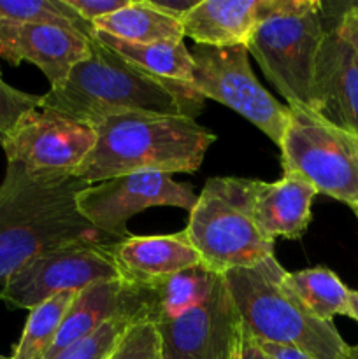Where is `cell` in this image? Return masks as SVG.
I'll return each instance as SVG.
<instances>
[{"mask_svg":"<svg viewBox=\"0 0 358 359\" xmlns=\"http://www.w3.org/2000/svg\"><path fill=\"white\" fill-rule=\"evenodd\" d=\"M86 186L74 174L30 172L7 163L0 184V284L28 259L51 249L119 242L81 216L77 195Z\"/></svg>","mask_w":358,"mask_h":359,"instance_id":"obj_1","label":"cell"},{"mask_svg":"<svg viewBox=\"0 0 358 359\" xmlns=\"http://www.w3.org/2000/svg\"><path fill=\"white\" fill-rule=\"evenodd\" d=\"M204 97L192 84H171L140 72L90 35V53L72 67L62 84L41 95V107L65 118L97 125L125 114L195 118Z\"/></svg>","mask_w":358,"mask_h":359,"instance_id":"obj_2","label":"cell"},{"mask_svg":"<svg viewBox=\"0 0 358 359\" xmlns=\"http://www.w3.org/2000/svg\"><path fill=\"white\" fill-rule=\"evenodd\" d=\"M97 142L74 172L88 184L139 172L193 174L216 135L186 116L125 114L93 125Z\"/></svg>","mask_w":358,"mask_h":359,"instance_id":"obj_3","label":"cell"},{"mask_svg":"<svg viewBox=\"0 0 358 359\" xmlns=\"http://www.w3.org/2000/svg\"><path fill=\"white\" fill-rule=\"evenodd\" d=\"M286 270L274 256L223 273L242 335L258 344L293 347L311 359H344L347 346L333 323L314 318L284 286Z\"/></svg>","mask_w":358,"mask_h":359,"instance_id":"obj_4","label":"cell"},{"mask_svg":"<svg viewBox=\"0 0 358 359\" xmlns=\"http://www.w3.org/2000/svg\"><path fill=\"white\" fill-rule=\"evenodd\" d=\"M318 0H265L246 48L288 107H314V76L325 37Z\"/></svg>","mask_w":358,"mask_h":359,"instance_id":"obj_5","label":"cell"},{"mask_svg":"<svg viewBox=\"0 0 358 359\" xmlns=\"http://www.w3.org/2000/svg\"><path fill=\"white\" fill-rule=\"evenodd\" d=\"M253 181L211 177L190 210L185 233L207 269L225 273L274 256V241L253 214Z\"/></svg>","mask_w":358,"mask_h":359,"instance_id":"obj_6","label":"cell"},{"mask_svg":"<svg viewBox=\"0 0 358 359\" xmlns=\"http://www.w3.org/2000/svg\"><path fill=\"white\" fill-rule=\"evenodd\" d=\"M284 174H297L330 196L358 210V137L325 121L314 111L290 107L279 144Z\"/></svg>","mask_w":358,"mask_h":359,"instance_id":"obj_7","label":"cell"},{"mask_svg":"<svg viewBox=\"0 0 358 359\" xmlns=\"http://www.w3.org/2000/svg\"><path fill=\"white\" fill-rule=\"evenodd\" d=\"M192 55V88L204 98L227 105L265 133L277 147L286 130L290 107L274 98L256 79L246 46H199Z\"/></svg>","mask_w":358,"mask_h":359,"instance_id":"obj_8","label":"cell"},{"mask_svg":"<svg viewBox=\"0 0 358 359\" xmlns=\"http://www.w3.org/2000/svg\"><path fill=\"white\" fill-rule=\"evenodd\" d=\"M105 280H121L109 245H65L28 259L11 273L2 284L0 300L13 309L32 311L56 294L79 293Z\"/></svg>","mask_w":358,"mask_h":359,"instance_id":"obj_9","label":"cell"},{"mask_svg":"<svg viewBox=\"0 0 358 359\" xmlns=\"http://www.w3.org/2000/svg\"><path fill=\"white\" fill-rule=\"evenodd\" d=\"M197 196L192 186L178 182L171 174L139 172L86 186L77 195V209L97 230L123 241L128 237L126 223L135 214L165 205L190 212Z\"/></svg>","mask_w":358,"mask_h":359,"instance_id":"obj_10","label":"cell"},{"mask_svg":"<svg viewBox=\"0 0 358 359\" xmlns=\"http://www.w3.org/2000/svg\"><path fill=\"white\" fill-rule=\"evenodd\" d=\"M153 325L164 359H235L242 340L241 319L223 273L199 305Z\"/></svg>","mask_w":358,"mask_h":359,"instance_id":"obj_11","label":"cell"},{"mask_svg":"<svg viewBox=\"0 0 358 359\" xmlns=\"http://www.w3.org/2000/svg\"><path fill=\"white\" fill-rule=\"evenodd\" d=\"M97 142L91 125L37 107L25 114L2 144L7 163L30 172L74 174Z\"/></svg>","mask_w":358,"mask_h":359,"instance_id":"obj_12","label":"cell"},{"mask_svg":"<svg viewBox=\"0 0 358 359\" xmlns=\"http://www.w3.org/2000/svg\"><path fill=\"white\" fill-rule=\"evenodd\" d=\"M90 53V37L70 27L0 21V58L13 65L30 62L51 88L65 81L76 63Z\"/></svg>","mask_w":358,"mask_h":359,"instance_id":"obj_13","label":"cell"},{"mask_svg":"<svg viewBox=\"0 0 358 359\" xmlns=\"http://www.w3.org/2000/svg\"><path fill=\"white\" fill-rule=\"evenodd\" d=\"M312 111L358 137V53L333 25L326 28L319 48Z\"/></svg>","mask_w":358,"mask_h":359,"instance_id":"obj_14","label":"cell"},{"mask_svg":"<svg viewBox=\"0 0 358 359\" xmlns=\"http://www.w3.org/2000/svg\"><path fill=\"white\" fill-rule=\"evenodd\" d=\"M121 280L128 284H151L183 270L204 265L202 258L186 237L185 230L174 235L132 237L109 245Z\"/></svg>","mask_w":358,"mask_h":359,"instance_id":"obj_15","label":"cell"},{"mask_svg":"<svg viewBox=\"0 0 358 359\" xmlns=\"http://www.w3.org/2000/svg\"><path fill=\"white\" fill-rule=\"evenodd\" d=\"M314 186L297 174H283L276 182L253 181V214L260 230L276 241H297L311 223Z\"/></svg>","mask_w":358,"mask_h":359,"instance_id":"obj_16","label":"cell"},{"mask_svg":"<svg viewBox=\"0 0 358 359\" xmlns=\"http://www.w3.org/2000/svg\"><path fill=\"white\" fill-rule=\"evenodd\" d=\"M265 0H200L181 20L185 37L199 46H246L262 20Z\"/></svg>","mask_w":358,"mask_h":359,"instance_id":"obj_17","label":"cell"},{"mask_svg":"<svg viewBox=\"0 0 358 359\" xmlns=\"http://www.w3.org/2000/svg\"><path fill=\"white\" fill-rule=\"evenodd\" d=\"M221 273L206 265L183 270L151 284H137L142 300L144 321L154 323L199 305L213 290Z\"/></svg>","mask_w":358,"mask_h":359,"instance_id":"obj_18","label":"cell"},{"mask_svg":"<svg viewBox=\"0 0 358 359\" xmlns=\"http://www.w3.org/2000/svg\"><path fill=\"white\" fill-rule=\"evenodd\" d=\"M283 283L314 318L332 323L336 316H346L358 323V291L350 290L332 270L286 272Z\"/></svg>","mask_w":358,"mask_h":359,"instance_id":"obj_19","label":"cell"},{"mask_svg":"<svg viewBox=\"0 0 358 359\" xmlns=\"http://www.w3.org/2000/svg\"><path fill=\"white\" fill-rule=\"evenodd\" d=\"M105 48L118 53L123 60L132 63L140 72L171 84L192 83V55L185 42H161V44H135L116 39L104 32H91Z\"/></svg>","mask_w":358,"mask_h":359,"instance_id":"obj_20","label":"cell"},{"mask_svg":"<svg viewBox=\"0 0 358 359\" xmlns=\"http://www.w3.org/2000/svg\"><path fill=\"white\" fill-rule=\"evenodd\" d=\"M93 28L135 44L183 42L185 39L181 21L153 9L147 0H132L114 14L95 21Z\"/></svg>","mask_w":358,"mask_h":359,"instance_id":"obj_21","label":"cell"},{"mask_svg":"<svg viewBox=\"0 0 358 359\" xmlns=\"http://www.w3.org/2000/svg\"><path fill=\"white\" fill-rule=\"evenodd\" d=\"M76 297V291H67L32 309L13 359H46Z\"/></svg>","mask_w":358,"mask_h":359,"instance_id":"obj_22","label":"cell"},{"mask_svg":"<svg viewBox=\"0 0 358 359\" xmlns=\"http://www.w3.org/2000/svg\"><path fill=\"white\" fill-rule=\"evenodd\" d=\"M0 21L70 27L90 37L93 25L81 20L65 0H0Z\"/></svg>","mask_w":358,"mask_h":359,"instance_id":"obj_23","label":"cell"},{"mask_svg":"<svg viewBox=\"0 0 358 359\" xmlns=\"http://www.w3.org/2000/svg\"><path fill=\"white\" fill-rule=\"evenodd\" d=\"M132 323H137V319L130 318V316H118V318L104 323L90 335L70 344L53 359H105L112 353L125 330Z\"/></svg>","mask_w":358,"mask_h":359,"instance_id":"obj_24","label":"cell"},{"mask_svg":"<svg viewBox=\"0 0 358 359\" xmlns=\"http://www.w3.org/2000/svg\"><path fill=\"white\" fill-rule=\"evenodd\" d=\"M105 359H164L160 337L153 323H132Z\"/></svg>","mask_w":358,"mask_h":359,"instance_id":"obj_25","label":"cell"},{"mask_svg":"<svg viewBox=\"0 0 358 359\" xmlns=\"http://www.w3.org/2000/svg\"><path fill=\"white\" fill-rule=\"evenodd\" d=\"M41 107V95L25 93L4 83L0 77V146L25 114Z\"/></svg>","mask_w":358,"mask_h":359,"instance_id":"obj_26","label":"cell"},{"mask_svg":"<svg viewBox=\"0 0 358 359\" xmlns=\"http://www.w3.org/2000/svg\"><path fill=\"white\" fill-rule=\"evenodd\" d=\"M70 9L76 11L81 20L93 25L100 18L114 14L116 11L128 6L132 0H65Z\"/></svg>","mask_w":358,"mask_h":359,"instance_id":"obj_27","label":"cell"},{"mask_svg":"<svg viewBox=\"0 0 358 359\" xmlns=\"http://www.w3.org/2000/svg\"><path fill=\"white\" fill-rule=\"evenodd\" d=\"M333 28L358 53V2L346 6V9L337 18Z\"/></svg>","mask_w":358,"mask_h":359,"instance_id":"obj_28","label":"cell"},{"mask_svg":"<svg viewBox=\"0 0 358 359\" xmlns=\"http://www.w3.org/2000/svg\"><path fill=\"white\" fill-rule=\"evenodd\" d=\"M199 2L200 0H147V4H150L153 9L160 11V13L167 14V16L179 21H181Z\"/></svg>","mask_w":358,"mask_h":359,"instance_id":"obj_29","label":"cell"},{"mask_svg":"<svg viewBox=\"0 0 358 359\" xmlns=\"http://www.w3.org/2000/svg\"><path fill=\"white\" fill-rule=\"evenodd\" d=\"M258 346L262 347L263 353L270 359H311L309 356H305L304 353H300V351L293 349V347L276 346V344H258Z\"/></svg>","mask_w":358,"mask_h":359,"instance_id":"obj_30","label":"cell"},{"mask_svg":"<svg viewBox=\"0 0 358 359\" xmlns=\"http://www.w3.org/2000/svg\"><path fill=\"white\" fill-rule=\"evenodd\" d=\"M235 359H270V358L263 353V349L255 342V340L242 335L241 346H239L237 356H235Z\"/></svg>","mask_w":358,"mask_h":359,"instance_id":"obj_31","label":"cell"},{"mask_svg":"<svg viewBox=\"0 0 358 359\" xmlns=\"http://www.w3.org/2000/svg\"><path fill=\"white\" fill-rule=\"evenodd\" d=\"M344 359H358V344H357V346H350L346 358H344Z\"/></svg>","mask_w":358,"mask_h":359,"instance_id":"obj_32","label":"cell"},{"mask_svg":"<svg viewBox=\"0 0 358 359\" xmlns=\"http://www.w3.org/2000/svg\"><path fill=\"white\" fill-rule=\"evenodd\" d=\"M0 359H13V358H6V356H2V354H0Z\"/></svg>","mask_w":358,"mask_h":359,"instance_id":"obj_33","label":"cell"},{"mask_svg":"<svg viewBox=\"0 0 358 359\" xmlns=\"http://www.w3.org/2000/svg\"><path fill=\"white\" fill-rule=\"evenodd\" d=\"M354 216H357V217H358V210H354Z\"/></svg>","mask_w":358,"mask_h":359,"instance_id":"obj_34","label":"cell"},{"mask_svg":"<svg viewBox=\"0 0 358 359\" xmlns=\"http://www.w3.org/2000/svg\"><path fill=\"white\" fill-rule=\"evenodd\" d=\"M0 77H2V74H0Z\"/></svg>","mask_w":358,"mask_h":359,"instance_id":"obj_35","label":"cell"}]
</instances>
